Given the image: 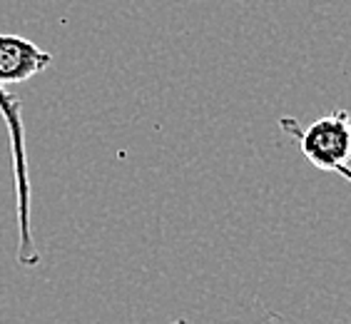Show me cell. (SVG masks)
I'll use <instances>...</instances> for the list:
<instances>
[{
	"instance_id": "1",
	"label": "cell",
	"mask_w": 351,
	"mask_h": 324,
	"mask_svg": "<svg viewBox=\"0 0 351 324\" xmlns=\"http://www.w3.org/2000/svg\"><path fill=\"white\" fill-rule=\"evenodd\" d=\"M0 117L5 120L8 137H10V157H13L15 202H18V262L33 270L40 264V255L35 250L33 237V209H30L33 189H30V170H27L25 125H23L21 100L3 82H0Z\"/></svg>"
},
{
	"instance_id": "2",
	"label": "cell",
	"mask_w": 351,
	"mask_h": 324,
	"mask_svg": "<svg viewBox=\"0 0 351 324\" xmlns=\"http://www.w3.org/2000/svg\"><path fill=\"white\" fill-rule=\"evenodd\" d=\"M282 128L287 135L299 142L302 155L317 170L334 172L349 180V155H351V128L346 110H334L331 115L314 120L309 128H299L294 117H284Z\"/></svg>"
},
{
	"instance_id": "3",
	"label": "cell",
	"mask_w": 351,
	"mask_h": 324,
	"mask_svg": "<svg viewBox=\"0 0 351 324\" xmlns=\"http://www.w3.org/2000/svg\"><path fill=\"white\" fill-rule=\"evenodd\" d=\"M53 65V55L23 35H0V82L18 85Z\"/></svg>"
}]
</instances>
